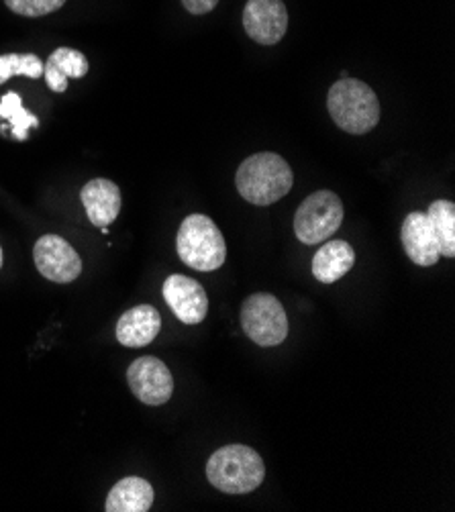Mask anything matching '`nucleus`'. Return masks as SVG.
Segmentation results:
<instances>
[{
    "mask_svg": "<svg viewBox=\"0 0 455 512\" xmlns=\"http://www.w3.org/2000/svg\"><path fill=\"white\" fill-rule=\"evenodd\" d=\"M235 184L247 202L268 207V204L278 202L292 190L294 174L288 162L280 158L278 153L262 151L239 166Z\"/></svg>",
    "mask_w": 455,
    "mask_h": 512,
    "instance_id": "f257e3e1",
    "label": "nucleus"
},
{
    "mask_svg": "<svg viewBox=\"0 0 455 512\" xmlns=\"http://www.w3.org/2000/svg\"><path fill=\"white\" fill-rule=\"evenodd\" d=\"M327 109L339 129L351 135L370 133L380 121L376 92L362 80L341 78L327 94Z\"/></svg>",
    "mask_w": 455,
    "mask_h": 512,
    "instance_id": "f03ea898",
    "label": "nucleus"
},
{
    "mask_svg": "<svg viewBox=\"0 0 455 512\" xmlns=\"http://www.w3.org/2000/svg\"><path fill=\"white\" fill-rule=\"evenodd\" d=\"M207 478L225 494H247L262 486L266 466L256 449L247 445H225L211 455Z\"/></svg>",
    "mask_w": 455,
    "mask_h": 512,
    "instance_id": "7ed1b4c3",
    "label": "nucleus"
},
{
    "mask_svg": "<svg viewBox=\"0 0 455 512\" xmlns=\"http://www.w3.org/2000/svg\"><path fill=\"white\" fill-rule=\"evenodd\" d=\"M176 249L182 264L198 272H215L227 258L223 233L207 215H190L182 221L176 237Z\"/></svg>",
    "mask_w": 455,
    "mask_h": 512,
    "instance_id": "20e7f679",
    "label": "nucleus"
},
{
    "mask_svg": "<svg viewBox=\"0 0 455 512\" xmlns=\"http://www.w3.org/2000/svg\"><path fill=\"white\" fill-rule=\"evenodd\" d=\"M343 217L341 198L331 190H319L298 207L294 215V233L305 245H319L339 231Z\"/></svg>",
    "mask_w": 455,
    "mask_h": 512,
    "instance_id": "39448f33",
    "label": "nucleus"
},
{
    "mask_svg": "<svg viewBox=\"0 0 455 512\" xmlns=\"http://www.w3.org/2000/svg\"><path fill=\"white\" fill-rule=\"evenodd\" d=\"M245 335L262 347L280 345L288 337V317L280 300L268 292L247 296L241 306Z\"/></svg>",
    "mask_w": 455,
    "mask_h": 512,
    "instance_id": "423d86ee",
    "label": "nucleus"
},
{
    "mask_svg": "<svg viewBox=\"0 0 455 512\" xmlns=\"http://www.w3.org/2000/svg\"><path fill=\"white\" fill-rule=\"evenodd\" d=\"M33 260L43 278L58 284H70L82 272L80 255L60 235H43L33 247Z\"/></svg>",
    "mask_w": 455,
    "mask_h": 512,
    "instance_id": "0eeeda50",
    "label": "nucleus"
},
{
    "mask_svg": "<svg viewBox=\"0 0 455 512\" xmlns=\"http://www.w3.org/2000/svg\"><path fill=\"white\" fill-rule=\"evenodd\" d=\"M127 382L133 394L149 406L166 404L174 392V378L158 357H139L127 370Z\"/></svg>",
    "mask_w": 455,
    "mask_h": 512,
    "instance_id": "6e6552de",
    "label": "nucleus"
},
{
    "mask_svg": "<svg viewBox=\"0 0 455 512\" xmlns=\"http://www.w3.org/2000/svg\"><path fill=\"white\" fill-rule=\"evenodd\" d=\"M243 27L254 41L276 45L288 29L286 5L282 0H247L243 9Z\"/></svg>",
    "mask_w": 455,
    "mask_h": 512,
    "instance_id": "1a4fd4ad",
    "label": "nucleus"
},
{
    "mask_svg": "<svg viewBox=\"0 0 455 512\" xmlns=\"http://www.w3.org/2000/svg\"><path fill=\"white\" fill-rule=\"evenodd\" d=\"M164 298L176 319L184 325H198L207 319L209 296L196 280L174 274L164 282Z\"/></svg>",
    "mask_w": 455,
    "mask_h": 512,
    "instance_id": "9d476101",
    "label": "nucleus"
},
{
    "mask_svg": "<svg viewBox=\"0 0 455 512\" xmlns=\"http://www.w3.org/2000/svg\"><path fill=\"white\" fill-rule=\"evenodd\" d=\"M400 239H402L404 251H407L413 264L431 268L439 262V258H441L439 241H437V235H435L425 213L407 215V219H404V223H402Z\"/></svg>",
    "mask_w": 455,
    "mask_h": 512,
    "instance_id": "9b49d317",
    "label": "nucleus"
},
{
    "mask_svg": "<svg viewBox=\"0 0 455 512\" xmlns=\"http://www.w3.org/2000/svg\"><path fill=\"white\" fill-rule=\"evenodd\" d=\"M82 204L94 227H109L121 213V190L115 182L96 178L82 188Z\"/></svg>",
    "mask_w": 455,
    "mask_h": 512,
    "instance_id": "f8f14e48",
    "label": "nucleus"
},
{
    "mask_svg": "<svg viewBox=\"0 0 455 512\" xmlns=\"http://www.w3.org/2000/svg\"><path fill=\"white\" fill-rule=\"evenodd\" d=\"M162 329L160 313L149 304H139L127 311L117 323V341L125 347H145Z\"/></svg>",
    "mask_w": 455,
    "mask_h": 512,
    "instance_id": "ddd939ff",
    "label": "nucleus"
},
{
    "mask_svg": "<svg viewBox=\"0 0 455 512\" xmlns=\"http://www.w3.org/2000/svg\"><path fill=\"white\" fill-rule=\"evenodd\" d=\"M356 264V251L345 241H327L313 258V276L323 284L341 280Z\"/></svg>",
    "mask_w": 455,
    "mask_h": 512,
    "instance_id": "4468645a",
    "label": "nucleus"
},
{
    "mask_svg": "<svg viewBox=\"0 0 455 512\" xmlns=\"http://www.w3.org/2000/svg\"><path fill=\"white\" fill-rule=\"evenodd\" d=\"M88 74V60L78 49L72 47H60L52 56H49L47 64L43 66V76L47 80V86L54 92H66L70 78H82Z\"/></svg>",
    "mask_w": 455,
    "mask_h": 512,
    "instance_id": "2eb2a0df",
    "label": "nucleus"
},
{
    "mask_svg": "<svg viewBox=\"0 0 455 512\" xmlns=\"http://www.w3.org/2000/svg\"><path fill=\"white\" fill-rule=\"evenodd\" d=\"M154 504V488L143 478L129 476L113 486L109 492L107 512H147Z\"/></svg>",
    "mask_w": 455,
    "mask_h": 512,
    "instance_id": "dca6fc26",
    "label": "nucleus"
},
{
    "mask_svg": "<svg viewBox=\"0 0 455 512\" xmlns=\"http://www.w3.org/2000/svg\"><path fill=\"white\" fill-rule=\"evenodd\" d=\"M439 241V251L445 258L455 255V204L451 200H435L425 213Z\"/></svg>",
    "mask_w": 455,
    "mask_h": 512,
    "instance_id": "f3484780",
    "label": "nucleus"
},
{
    "mask_svg": "<svg viewBox=\"0 0 455 512\" xmlns=\"http://www.w3.org/2000/svg\"><path fill=\"white\" fill-rule=\"evenodd\" d=\"M0 119H7L13 125V137L19 141H25L29 129L39 125L37 117L23 109V100L17 92H9L0 98Z\"/></svg>",
    "mask_w": 455,
    "mask_h": 512,
    "instance_id": "a211bd4d",
    "label": "nucleus"
},
{
    "mask_svg": "<svg viewBox=\"0 0 455 512\" xmlns=\"http://www.w3.org/2000/svg\"><path fill=\"white\" fill-rule=\"evenodd\" d=\"M13 76H27L37 80L43 76V64L35 54L0 56V84H5Z\"/></svg>",
    "mask_w": 455,
    "mask_h": 512,
    "instance_id": "6ab92c4d",
    "label": "nucleus"
},
{
    "mask_svg": "<svg viewBox=\"0 0 455 512\" xmlns=\"http://www.w3.org/2000/svg\"><path fill=\"white\" fill-rule=\"evenodd\" d=\"M5 5L21 17H45L66 5V0H5Z\"/></svg>",
    "mask_w": 455,
    "mask_h": 512,
    "instance_id": "aec40b11",
    "label": "nucleus"
},
{
    "mask_svg": "<svg viewBox=\"0 0 455 512\" xmlns=\"http://www.w3.org/2000/svg\"><path fill=\"white\" fill-rule=\"evenodd\" d=\"M182 5L192 15H207L219 5V0H182Z\"/></svg>",
    "mask_w": 455,
    "mask_h": 512,
    "instance_id": "412c9836",
    "label": "nucleus"
},
{
    "mask_svg": "<svg viewBox=\"0 0 455 512\" xmlns=\"http://www.w3.org/2000/svg\"><path fill=\"white\" fill-rule=\"evenodd\" d=\"M3 260H5V255H3V247H0V268H3Z\"/></svg>",
    "mask_w": 455,
    "mask_h": 512,
    "instance_id": "4be33fe9",
    "label": "nucleus"
}]
</instances>
